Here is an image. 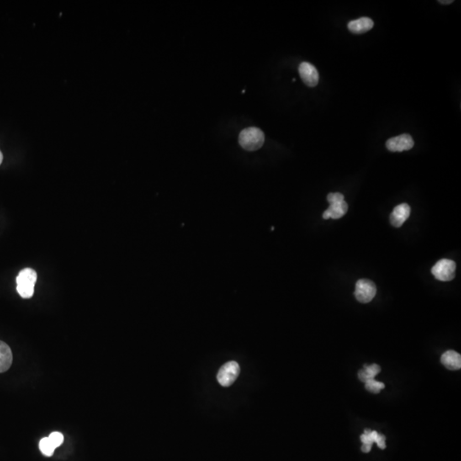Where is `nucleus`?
<instances>
[{
  "label": "nucleus",
  "mask_w": 461,
  "mask_h": 461,
  "mask_svg": "<svg viewBox=\"0 0 461 461\" xmlns=\"http://www.w3.org/2000/svg\"><path fill=\"white\" fill-rule=\"evenodd\" d=\"M239 142L243 149L254 151L262 147L265 142V135L261 129L251 127L245 128L240 133Z\"/></svg>",
  "instance_id": "1"
},
{
  "label": "nucleus",
  "mask_w": 461,
  "mask_h": 461,
  "mask_svg": "<svg viewBox=\"0 0 461 461\" xmlns=\"http://www.w3.org/2000/svg\"><path fill=\"white\" fill-rule=\"evenodd\" d=\"M37 281V273L34 269L25 268L17 277V291L23 298H31L34 296V285Z\"/></svg>",
  "instance_id": "2"
},
{
  "label": "nucleus",
  "mask_w": 461,
  "mask_h": 461,
  "mask_svg": "<svg viewBox=\"0 0 461 461\" xmlns=\"http://www.w3.org/2000/svg\"><path fill=\"white\" fill-rule=\"evenodd\" d=\"M327 201L330 203V206L323 213L324 219H340L347 213L349 206L344 201L343 195L338 192L330 193L327 195Z\"/></svg>",
  "instance_id": "3"
},
{
  "label": "nucleus",
  "mask_w": 461,
  "mask_h": 461,
  "mask_svg": "<svg viewBox=\"0 0 461 461\" xmlns=\"http://www.w3.org/2000/svg\"><path fill=\"white\" fill-rule=\"evenodd\" d=\"M456 264L449 259H442L437 261L431 269V273L437 280L447 282L455 277Z\"/></svg>",
  "instance_id": "4"
},
{
  "label": "nucleus",
  "mask_w": 461,
  "mask_h": 461,
  "mask_svg": "<svg viewBox=\"0 0 461 461\" xmlns=\"http://www.w3.org/2000/svg\"><path fill=\"white\" fill-rule=\"evenodd\" d=\"M240 372V367L236 361H229L219 369L217 380L220 385L228 387L235 382Z\"/></svg>",
  "instance_id": "5"
},
{
  "label": "nucleus",
  "mask_w": 461,
  "mask_h": 461,
  "mask_svg": "<svg viewBox=\"0 0 461 461\" xmlns=\"http://www.w3.org/2000/svg\"><path fill=\"white\" fill-rule=\"evenodd\" d=\"M377 294L375 283L369 279L362 278L357 281L356 284L355 297L356 300L361 303H368L372 302Z\"/></svg>",
  "instance_id": "6"
},
{
  "label": "nucleus",
  "mask_w": 461,
  "mask_h": 461,
  "mask_svg": "<svg viewBox=\"0 0 461 461\" xmlns=\"http://www.w3.org/2000/svg\"><path fill=\"white\" fill-rule=\"evenodd\" d=\"M414 145V139L409 134H407L394 137L388 139L386 142L387 149L392 152H401L411 150Z\"/></svg>",
  "instance_id": "7"
},
{
  "label": "nucleus",
  "mask_w": 461,
  "mask_h": 461,
  "mask_svg": "<svg viewBox=\"0 0 461 461\" xmlns=\"http://www.w3.org/2000/svg\"><path fill=\"white\" fill-rule=\"evenodd\" d=\"M298 71H299L301 79L309 87H314L319 83V79H320L319 73H318L316 68L311 64L303 62L299 65Z\"/></svg>",
  "instance_id": "8"
},
{
  "label": "nucleus",
  "mask_w": 461,
  "mask_h": 461,
  "mask_svg": "<svg viewBox=\"0 0 461 461\" xmlns=\"http://www.w3.org/2000/svg\"><path fill=\"white\" fill-rule=\"evenodd\" d=\"M411 214V208L408 203H400L393 209L389 219L394 227H400L409 219Z\"/></svg>",
  "instance_id": "9"
},
{
  "label": "nucleus",
  "mask_w": 461,
  "mask_h": 461,
  "mask_svg": "<svg viewBox=\"0 0 461 461\" xmlns=\"http://www.w3.org/2000/svg\"><path fill=\"white\" fill-rule=\"evenodd\" d=\"M374 23L369 17H361L348 23V28L353 34H364L373 28Z\"/></svg>",
  "instance_id": "10"
},
{
  "label": "nucleus",
  "mask_w": 461,
  "mask_h": 461,
  "mask_svg": "<svg viewBox=\"0 0 461 461\" xmlns=\"http://www.w3.org/2000/svg\"><path fill=\"white\" fill-rule=\"evenodd\" d=\"M441 361H442V364L447 369L452 370V371L460 369V355L453 350H448L447 352H445L442 356Z\"/></svg>",
  "instance_id": "11"
},
{
  "label": "nucleus",
  "mask_w": 461,
  "mask_h": 461,
  "mask_svg": "<svg viewBox=\"0 0 461 461\" xmlns=\"http://www.w3.org/2000/svg\"><path fill=\"white\" fill-rule=\"evenodd\" d=\"M13 361L12 350L3 341H0V373L8 371Z\"/></svg>",
  "instance_id": "12"
},
{
  "label": "nucleus",
  "mask_w": 461,
  "mask_h": 461,
  "mask_svg": "<svg viewBox=\"0 0 461 461\" xmlns=\"http://www.w3.org/2000/svg\"><path fill=\"white\" fill-rule=\"evenodd\" d=\"M381 372V367L377 364H372L371 366L365 365L364 369L359 371L358 378L361 382L367 383V381L374 379L376 376Z\"/></svg>",
  "instance_id": "13"
},
{
  "label": "nucleus",
  "mask_w": 461,
  "mask_h": 461,
  "mask_svg": "<svg viewBox=\"0 0 461 461\" xmlns=\"http://www.w3.org/2000/svg\"><path fill=\"white\" fill-rule=\"evenodd\" d=\"M39 449L41 451V453L44 454V455L47 456V457H50V456L53 455L54 453V451L56 449V447L53 446L52 443L50 441L49 437H44L40 440L39 442Z\"/></svg>",
  "instance_id": "14"
},
{
  "label": "nucleus",
  "mask_w": 461,
  "mask_h": 461,
  "mask_svg": "<svg viewBox=\"0 0 461 461\" xmlns=\"http://www.w3.org/2000/svg\"><path fill=\"white\" fill-rule=\"evenodd\" d=\"M365 387L367 391L371 392L372 394H378L382 389H384V384L381 382L376 381L375 379H371L365 383Z\"/></svg>",
  "instance_id": "15"
},
{
  "label": "nucleus",
  "mask_w": 461,
  "mask_h": 461,
  "mask_svg": "<svg viewBox=\"0 0 461 461\" xmlns=\"http://www.w3.org/2000/svg\"><path fill=\"white\" fill-rule=\"evenodd\" d=\"M48 437L50 439V441L52 443L53 446L56 448L60 447L63 444V442H64V435L60 433V432H57V431L52 432Z\"/></svg>",
  "instance_id": "16"
},
{
  "label": "nucleus",
  "mask_w": 461,
  "mask_h": 461,
  "mask_svg": "<svg viewBox=\"0 0 461 461\" xmlns=\"http://www.w3.org/2000/svg\"><path fill=\"white\" fill-rule=\"evenodd\" d=\"M376 443L378 444V447H380L382 449H384V448L386 447V445H385V436L379 434V436H378V440H377Z\"/></svg>",
  "instance_id": "17"
},
{
  "label": "nucleus",
  "mask_w": 461,
  "mask_h": 461,
  "mask_svg": "<svg viewBox=\"0 0 461 461\" xmlns=\"http://www.w3.org/2000/svg\"><path fill=\"white\" fill-rule=\"evenodd\" d=\"M371 448H372V446H371V445L363 444L362 445V447H361V451H362L363 453H369L370 451H371Z\"/></svg>",
  "instance_id": "18"
},
{
  "label": "nucleus",
  "mask_w": 461,
  "mask_h": 461,
  "mask_svg": "<svg viewBox=\"0 0 461 461\" xmlns=\"http://www.w3.org/2000/svg\"><path fill=\"white\" fill-rule=\"evenodd\" d=\"M438 2L440 4H442V5H450V4L453 3V0H447V1L446 0L445 1L444 0H439Z\"/></svg>",
  "instance_id": "19"
},
{
  "label": "nucleus",
  "mask_w": 461,
  "mask_h": 461,
  "mask_svg": "<svg viewBox=\"0 0 461 461\" xmlns=\"http://www.w3.org/2000/svg\"><path fill=\"white\" fill-rule=\"evenodd\" d=\"M2 161H3V154L0 151V164L2 163Z\"/></svg>",
  "instance_id": "20"
}]
</instances>
